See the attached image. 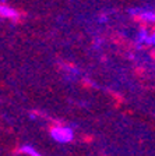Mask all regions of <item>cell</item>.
<instances>
[{"instance_id":"cell-2","label":"cell","mask_w":155,"mask_h":156,"mask_svg":"<svg viewBox=\"0 0 155 156\" xmlns=\"http://www.w3.org/2000/svg\"><path fill=\"white\" fill-rule=\"evenodd\" d=\"M0 17H4V18H10V20H18L20 18V13L16 11L14 9L6 6V4L0 3Z\"/></svg>"},{"instance_id":"cell-1","label":"cell","mask_w":155,"mask_h":156,"mask_svg":"<svg viewBox=\"0 0 155 156\" xmlns=\"http://www.w3.org/2000/svg\"><path fill=\"white\" fill-rule=\"evenodd\" d=\"M50 135H52V138H53L55 141H57V142L67 144V142H70V141L73 140L74 133H73V130L68 128V127L56 126V127H53V128L50 130Z\"/></svg>"},{"instance_id":"cell-3","label":"cell","mask_w":155,"mask_h":156,"mask_svg":"<svg viewBox=\"0 0 155 156\" xmlns=\"http://www.w3.org/2000/svg\"><path fill=\"white\" fill-rule=\"evenodd\" d=\"M138 42L140 43H151V35L146 29H141L138 32Z\"/></svg>"},{"instance_id":"cell-4","label":"cell","mask_w":155,"mask_h":156,"mask_svg":"<svg viewBox=\"0 0 155 156\" xmlns=\"http://www.w3.org/2000/svg\"><path fill=\"white\" fill-rule=\"evenodd\" d=\"M21 152L25 153V155H28V156H41L35 149H34L32 146H29V145L23 146V148H21Z\"/></svg>"}]
</instances>
